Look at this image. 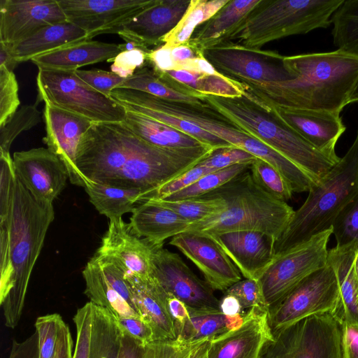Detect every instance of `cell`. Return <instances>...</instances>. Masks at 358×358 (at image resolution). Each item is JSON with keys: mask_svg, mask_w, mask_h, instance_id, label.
I'll list each match as a JSON object with an SVG mask.
<instances>
[{"mask_svg": "<svg viewBox=\"0 0 358 358\" xmlns=\"http://www.w3.org/2000/svg\"><path fill=\"white\" fill-rule=\"evenodd\" d=\"M339 295L336 273L327 262L268 308V324L272 333L306 317L332 313Z\"/></svg>", "mask_w": 358, "mask_h": 358, "instance_id": "8fae6325", "label": "cell"}, {"mask_svg": "<svg viewBox=\"0 0 358 358\" xmlns=\"http://www.w3.org/2000/svg\"><path fill=\"white\" fill-rule=\"evenodd\" d=\"M189 224L185 218L152 199L134 208L129 223L134 235L155 245H163L166 239L185 232Z\"/></svg>", "mask_w": 358, "mask_h": 358, "instance_id": "4316f807", "label": "cell"}, {"mask_svg": "<svg viewBox=\"0 0 358 358\" xmlns=\"http://www.w3.org/2000/svg\"><path fill=\"white\" fill-rule=\"evenodd\" d=\"M210 236L245 278L259 280L273 261V243L261 232L235 231Z\"/></svg>", "mask_w": 358, "mask_h": 358, "instance_id": "603a6c76", "label": "cell"}, {"mask_svg": "<svg viewBox=\"0 0 358 358\" xmlns=\"http://www.w3.org/2000/svg\"><path fill=\"white\" fill-rule=\"evenodd\" d=\"M54 219L52 203L37 201L17 178L8 224L12 287L0 302L5 325L10 329L20 320L31 274Z\"/></svg>", "mask_w": 358, "mask_h": 358, "instance_id": "277c9868", "label": "cell"}, {"mask_svg": "<svg viewBox=\"0 0 358 358\" xmlns=\"http://www.w3.org/2000/svg\"><path fill=\"white\" fill-rule=\"evenodd\" d=\"M272 334L260 358H343L341 325L330 313L306 317Z\"/></svg>", "mask_w": 358, "mask_h": 358, "instance_id": "9c48e42d", "label": "cell"}, {"mask_svg": "<svg viewBox=\"0 0 358 358\" xmlns=\"http://www.w3.org/2000/svg\"><path fill=\"white\" fill-rule=\"evenodd\" d=\"M308 192L275 242L274 257L331 227L342 209L358 194V129L345 155Z\"/></svg>", "mask_w": 358, "mask_h": 358, "instance_id": "8992f818", "label": "cell"}, {"mask_svg": "<svg viewBox=\"0 0 358 358\" xmlns=\"http://www.w3.org/2000/svg\"><path fill=\"white\" fill-rule=\"evenodd\" d=\"M256 158V157L243 149L229 147L213 150L197 164L215 170H219L239 164H252Z\"/></svg>", "mask_w": 358, "mask_h": 358, "instance_id": "816d5d0a", "label": "cell"}, {"mask_svg": "<svg viewBox=\"0 0 358 358\" xmlns=\"http://www.w3.org/2000/svg\"><path fill=\"white\" fill-rule=\"evenodd\" d=\"M115 318L122 335L132 339L141 347L155 341L152 328L141 317Z\"/></svg>", "mask_w": 358, "mask_h": 358, "instance_id": "11a10c76", "label": "cell"}, {"mask_svg": "<svg viewBox=\"0 0 358 358\" xmlns=\"http://www.w3.org/2000/svg\"><path fill=\"white\" fill-rule=\"evenodd\" d=\"M191 0H155V3L124 25L117 34L149 48L162 39L180 22Z\"/></svg>", "mask_w": 358, "mask_h": 358, "instance_id": "cb8c5ba5", "label": "cell"}, {"mask_svg": "<svg viewBox=\"0 0 358 358\" xmlns=\"http://www.w3.org/2000/svg\"><path fill=\"white\" fill-rule=\"evenodd\" d=\"M149 53L140 49L120 52L113 59L110 71L127 79L132 76L138 69L145 66Z\"/></svg>", "mask_w": 358, "mask_h": 358, "instance_id": "db71d44e", "label": "cell"}, {"mask_svg": "<svg viewBox=\"0 0 358 358\" xmlns=\"http://www.w3.org/2000/svg\"><path fill=\"white\" fill-rule=\"evenodd\" d=\"M334 44L358 56V0H344L331 18Z\"/></svg>", "mask_w": 358, "mask_h": 358, "instance_id": "8d00e7d4", "label": "cell"}, {"mask_svg": "<svg viewBox=\"0 0 358 358\" xmlns=\"http://www.w3.org/2000/svg\"><path fill=\"white\" fill-rule=\"evenodd\" d=\"M166 294L168 309L174 322L176 333H177L189 320V310L187 306L182 301L171 294L168 293Z\"/></svg>", "mask_w": 358, "mask_h": 358, "instance_id": "94428289", "label": "cell"}, {"mask_svg": "<svg viewBox=\"0 0 358 358\" xmlns=\"http://www.w3.org/2000/svg\"><path fill=\"white\" fill-rule=\"evenodd\" d=\"M358 242L336 246L328 251L327 262L334 268L339 286V300L331 314L342 324L358 327V280L354 267Z\"/></svg>", "mask_w": 358, "mask_h": 358, "instance_id": "484cf974", "label": "cell"}, {"mask_svg": "<svg viewBox=\"0 0 358 358\" xmlns=\"http://www.w3.org/2000/svg\"><path fill=\"white\" fill-rule=\"evenodd\" d=\"M8 358H39L37 332L35 331L23 341L13 340Z\"/></svg>", "mask_w": 358, "mask_h": 358, "instance_id": "9f6ffc18", "label": "cell"}, {"mask_svg": "<svg viewBox=\"0 0 358 358\" xmlns=\"http://www.w3.org/2000/svg\"><path fill=\"white\" fill-rule=\"evenodd\" d=\"M215 171L217 170L196 164L181 175L147 194L142 202L150 199H164L190 186L203 176Z\"/></svg>", "mask_w": 358, "mask_h": 358, "instance_id": "c3c4849f", "label": "cell"}, {"mask_svg": "<svg viewBox=\"0 0 358 358\" xmlns=\"http://www.w3.org/2000/svg\"><path fill=\"white\" fill-rule=\"evenodd\" d=\"M228 331L227 316L221 312L189 317L176 333V338L187 342L211 340Z\"/></svg>", "mask_w": 358, "mask_h": 358, "instance_id": "60d3db41", "label": "cell"}, {"mask_svg": "<svg viewBox=\"0 0 358 358\" xmlns=\"http://www.w3.org/2000/svg\"><path fill=\"white\" fill-rule=\"evenodd\" d=\"M123 123L138 136L157 147L174 149L208 146L183 131L137 113L127 110Z\"/></svg>", "mask_w": 358, "mask_h": 358, "instance_id": "1f68e13d", "label": "cell"}, {"mask_svg": "<svg viewBox=\"0 0 358 358\" xmlns=\"http://www.w3.org/2000/svg\"><path fill=\"white\" fill-rule=\"evenodd\" d=\"M122 337L114 316L92 303L90 358H119Z\"/></svg>", "mask_w": 358, "mask_h": 358, "instance_id": "836d02e7", "label": "cell"}, {"mask_svg": "<svg viewBox=\"0 0 358 358\" xmlns=\"http://www.w3.org/2000/svg\"><path fill=\"white\" fill-rule=\"evenodd\" d=\"M251 163L233 165L206 174L190 186L162 199L177 201L200 197L224 185L236 176L250 170Z\"/></svg>", "mask_w": 358, "mask_h": 358, "instance_id": "f35d334b", "label": "cell"}, {"mask_svg": "<svg viewBox=\"0 0 358 358\" xmlns=\"http://www.w3.org/2000/svg\"><path fill=\"white\" fill-rule=\"evenodd\" d=\"M142 348L132 339L123 336L119 358H140Z\"/></svg>", "mask_w": 358, "mask_h": 358, "instance_id": "be15d7a7", "label": "cell"}, {"mask_svg": "<svg viewBox=\"0 0 358 358\" xmlns=\"http://www.w3.org/2000/svg\"><path fill=\"white\" fill-rule=\"evenodd\" d=\"M201 271L213 290L226 291L241 280L238 268L208 234L185 231L169 242Z\"/></svg>", "mask_w": 358, "mask_h": 358, "instance_id": "ac0fdd59", "label": "cell"}, {"mask_svg": "<svg viewBox=\"0 0 358 358\" xmlns=\"http://www.w3.org/2000/svg\"><path fill=\"white\" fill-rule=\"evenodd\" d=\"M296 78L272 83L236 81L244 96L263 108L321 110L340 113L358 81V56L332 52L284 56ZM235 81V80H234Z\"/></svg>", "mask_w": 358, "mask_h": 358, "instance_id": "7a4b0ae2", "label": "cell"}, {"mask_svg": "<svg viewBox=\"0 0 358 358\" xmlns=\"http://www.w3.org/2000/svg\"><path fill=\"white\" fill-rule=\"evenodd\" d=\"M200 197L221 199L226 208L218 214L189 224L185 231L215 235L254 231L267 236L274 245L294 213L287 202L262 189L249 170Z\"/></svg>", "mask_w": 358, "mask_h": 358, "instance_id": "3957f363", "label": "cell"}, {"mask_svg": "<svg viewBox=\"0 0 358 358\" xmlns=\"http://www.w3.org/2000/svg\"><path fill=\"white\" fill-rule=\"evenodd\" d=\"M343 358H358V327L342 324Z\"/></svg>", "mask_w": 358, "mask_h": 358, "instance_id": "91938a15", "label": "cell"}, {"mask_svg": "<svg viewBox=\"0 0 358 358\" xmlns=\"http://www.w3.org/2000/svg\"><path fill=\"white\" fill-rule=\"evenodd\" d=\"M213 150L206 145L160 148L138 136L123 122L92 123L80 138L76 164L90 182L139 189L146 195Z\"/></svg>", "mask_w": 358, "mask_h": 358, "instance_id": "6da1fadb", "label": "cell"}, {"mask_svg": "<svg viewBox=\"0 0 358 358\" xmlns=\"http://www.w3.org/2000/svg\"><path fill=\"white\" fill-rule=\"evenodd\" d=\"M250 170L254 181L268 194L284 202L292 199L294 192L289 182L269 163L256 158Z\"/></svg>", "mask_w": 358, "mask_h": 358, "instance_id": "b9f144b4", "label": "cell"}, {"mask_svg": "<svg viewBox=\"0 0 358 358\" xmlns=\"http://www.w3.org/2000/svg\"><path fill=\"white\" fill-rule=\"evenodd\" d=\"M76 74L89 86L97 92L110 96L111 92L119 87L125 80L118 75L101 69L75 71Z\"/></svg>", "mask_w": 358, "mask_h": 358, "instance_id": "f5cc1de1", "label": "cell"}, {"mask_svg": "<svg viewBox=\"0 0 358 358\" xmlns=\"http://www.w3.org/2000/svg\"><path fill=\"white\" fill-rule=\"evenodd\" d=\"M92 303L89 301L78 308L73 318L76 340L73 358H90Z\"/></svg>", "mask_w": 358, "mask_h": 358, "instance_id": "f907efd6", "label": "cell"}, {"mask_svg": "<svg viewBox=\"0 0 358 358\" xmlns=\"http://www.w3.org/2000/svg\"><path fill=\"white\" fill-rule=\"evenodd\" d=\"M85 294L93 304L115 317H141L134 302L125 272L95 252L83 270Z\"/></svg>", "mask_w": 358, "mask_h": 358, "instance_id": "9a60e30c", "label": "cell"}, {"mask_svg": "<svg viewBox=\"0 0 358 358\" xmlns=\"http://www.w3.org/2000/svg\"><path fill=\"white\" fill-rule=\"evenodd\" d=\"M73 342L69 326L63 319L60 321L56 350L53 358H73Z\"/></svg>", "mask_w": 358, "mask_h": 358, "instance_id": "680465c9", "label": "cell"}, {"mask_svg": "<svg viewBox=\"0 0 358 358\" xmlns=\"http://www.w3.org/2000/svg\"><path fill=\"white\" fill-rule=\"evenodd\" d=\"M67 22L57 0H1L0 42L11 46L49 25Z\"/></svg>", "mask_w": 358, "mask_h": 358, "instance_id": "e0dca14e", "label": "cell"}, {"mask_svg": "<svg viewBox=\"0 0 358 358\" xmlns=\"http://www.w3.org/2000/svg\"><path fill=\"white\" fill-rule=\"evenodd\" d=\"M152 200L172 210L187 220L190 224L218 214L226 208L225 202L219 198L197 197L177 201Z\"/></svg>", "mask_w": 358, "mask_h": 358, "instance_id": "ab89813d", "label": "cell"}, {"mask_svg": "<svg viewBox=\"0 0 358 358\" xmlns=\"http://www.w3.org/2000/svg\"><path fill=\"white\" fill-rule=\"evenodd\" d=\"M117 88L143 92L164 99L172 100L206 108L210 106L202 97L178 83L164 73L146 66L125 79Z\"/></svg>", "mask_w": 358, "mask_h": 358, "instance_id": "4dcf8cb0", "label": "cell"}, {"mask_svg": "<svg viewBox=\"0 0 358 358\" xmlns=\"http://www.w3.org/2000/svg\"><path fill=\"white\" fill-rule=\"evenodd\" d=\"M261 0H229L197 27L188 43L200 52L224 43Z\"/></svg>", "mask_w": 358, "mask_h": 358, "instance_id": "f1b7e54d", "label": "cell"}, {"mask_svg": "<svg viewBox=\"0 0 358 358\" xmlns=\"http://www.w3.org/2000/svg\"><path fill=\"white\" fill-rule=\"evenodd\" d=\"M87 40L89 39L84 30L67 21L44 27L28 38L11 46L5 45L13 58L20 63Z\"/></svg>", "mask_w": 358, "mask_h": 358, "instance_id": "f546056e", "label": "cell"}, {"mask_svg": "<svg viewBox=\"0 0 358 358\" xmlns=\"http://www.w3.org/2000/svg\"><path fill=\"white\" fill-rule=\"evenodd\" d=\"M134 302L141 317L152 328L155 341L175 339L173 320L167 305V294L151 275L140 278L126 275Z\"/></svg>", "mask_w": 358, "mask_h": 358, "instance_id": "d4e9b609", "label": "cell"}, {"mask_svg": "<svg viewBox=\"0 0 358 358\" xmlns=\"http://www.w3.org/2000/svg\"><path fill=\"white\" fill-rule=\"evenodd\" d=\"M206 101L234 126L294 163L317 183L341 159L321 152L289 127L248 99L206 96Z\"/></svg>", "mask_w": 358, "mask_h": 358, "instance_id": "5b68a950", "label": "cell"}, {"mask_svg": "<svg viewBox=\"0 0 358 358\" xmlns=\"http://www.w3.org/2000/svg\"><path fill=\"white\" fill-rule=\"evenodd\" d=\"M13 161L17 179L40 202L52 203L69 180L65 165L48 148L15 152Z\"/></svg>", "mask_w": 358, "mask_h": 358, "instance_id": "2e32d148", "label": "cell"}, {"mask_svg": "<svg viewBox=\"0 0 358 358\" xmlns=\"http://www.w3.org/2000/svg\"><path fill=\"white\" fill-rule=\"evenodd\" d=\"M151 275L164 290L187 306L189 317L219 313L220 300L214 290L200 279L176 253L155 246Z\"/></svg>", "mask_w": 358, "mask_h": 358, "instance_id": "4fadbf2b", "label": "cell"}, {"mask_svg": "<svg viewBox=\"0 0 358 358\" xmlns=\"http://www.w3.org/2000/svg\"><path fill=\"white\" fill-rule=\"evenodd\" d=\"M332 227L337 246L358 242V194L339 213Z\"/></svg>", "mask_w": 358, "mask_h": 358, "instance_id": "f6af8a7d", "label": "cell"}, {"mask_svg": "<svg viewBox=\"0 0 358 358\" xmlns=\"http://www.w3.org/2000/svg\"><path fill=\"white\" fill-rule=\"evenodd\" d=\"M90 203L109 220L121 218L132 213L142 202L145 192L139 189L124 188L103 183L91 182L85 187Z\"/></svg>", "mask_w": 358, "mask_h": 358, "instance_id": "d6a6232c", "label": "cell"}, {"mask_svg": "<svg viewBox=\"0 0 358 358\" xmlns=\"http://www.w3.org/2000/svg\"><path fill=\"white\" fill-rule=\"evenodd\" d=\"M62 316L58 313L38 317L35 322L38 338L39 358H53Z\"/></svg>", "mask_w": 358, "mask_h": 358, "instance_id": "7dc6e473", "label": "cell"}, {"mask_svg": "<svg viewBox=\"0 0 358 358\" xmlns=\"http://www.w3.org/2000/svg\"><path fill=\"white\" fill-rule=\"evenodd\" d=\"M354 267L355 273L358 280V245L355 250V259H354Z\"/></svg>", "mask_w": 358, "mask_h": 358, "instance_id": "003e7915", "label": "cell"}, {"mask_svg": "<svg viewBox=\"0 0 358 358\" xmlns=\"http://www.w3.org/2000/svg\"><path fill=\"white\" fill-rule=\"evenodd\" d=\"M18 89L13 71L0 66V127L17 110L20 104Z\"/></svg>", "mask_w": 358, "mask_h": 358, "instance_id": "bcb514c9", "label": "cell"}, {"mask_svg": "<svg viewBox=\"0 0 358 358\" xmlns=\"http://www.w3.org/2000/svg\"><path fill=\"white\" fill-rule=\"evenodd\" d=\"M343 1L261 0L224 42L258 50L271 41L327 28Z\"/></svg>", "mask_w": 358, "mask_h": 358, "instance_id": "52a82bcc", "label": "cell"}, {"mask_svg": "<svg viewBox=\"0 0 358 358\" xmlns=\"http://www.w3.org/2000/svg\"><path fill=\"white\" fill-rule=\"evenodd\" d=\"M169 78L200 96L241 97L243 87L237 82L217 73L206 74L187 70L162 71Z\"/></svg>", "mask_w": 358, "mask_h": 358, "instance_id": "e575fe53", "label": "cell"}, {"mask_svg": "<svg viewBox=\"0 0 358 358\" xmlns=\"http://www.w3.org/2000/svg\"><path fill=\"white\" fill-rule=\"evenodd\" d=\"M17 176L10 152L0 150V226H8Z\"/></svg>", "mask_w": 358, "mask_h": 358, "instance_id": "ee69618b", "label": "cell"}, {"mask_svg": "<svg viewBox=\"0 0 358 358\" xmlns=\"http://www.w3.org/2000/svg\"><path fill=\"white\" fill-rule=\"evenodd\" d=\"M18 62L11 55L8 48L0 42V66L13 71Z\"/></svg>", "mask_w": 358, "mask_h": 358, "instance_id": "e7e4bbea", "label": "cell"}, {"mask_svg": "<svg viewBox=\"0 0 358 358\" xmlns=\"http://www.w3.org/2000/svg\"><path fill=\"white\" fill-rule=\"evenodd\" d=\"M37 101L85 117L94 123L123 122L126 108L82 80L75 71L38 69Z\"/></svg>", "mask_w": 358, "mask_h": 358, "instance_id": "ba28073f", "label": "cell"}, {"mask_svg": "<svg viewBox=\"0 0 358 358\" xmlns=\"http://www.w3.org/2000/svg\"><path fill=\"white\" fill-rule=\"evenodd\" d=\"M202 53L217 72L235 81L272 83L296 78L285 66L284 56L277 52L224 42Z\"/></svg>", "mask_w": 358, "mask_h": 358, "instance_id": "7c38bea8", "label": "cell"}, {"mask_svg": "<svg viewBox=\"0 0 358 358\" xmlns=\"http://www.w3.org/2000/svg\"><path fill=\"white\" fill-rule=\"evenodd\" d=\"M168 46V45H167ZM170 48L171 57L173 63V70H185L188 63L203 53L188 42Z\"/></svg>", "mask_w": 358, "mask_h": 358, "instance_id": "6f0895ef", "label": "cell"}, {"mask_svg": "<svg viewBox=\"0 0 358 358\" xmlns=\"http://www.w3.org/2000/svg\"><path fill=\"white\" fill-rule=\"evenodd\" d=\"M155 245L134 235L122 218L109 220L96 253L108 259L127 275L146 278L152 274Z\"/></svg>", "mask_w": 358, "mask_h": 358, "instance_id": "ffe728a7", "label": "cell"}, {"mask_svg": "<svg viewBox=\"0 0 358 358\" xmlns=\"http://www.w3.org/2000/svg\"><path fill=\"white\" fill-rule=\"evenodd\" d=\"M331 234L332 227L274 257L259 280L268 308L306 278L327 264V244Z\"/></svg>", "mask_w": 358, "mask_h": 358, "instance_id": "30bf717a", "label": "cell"}, {"mask_svg": "<svg viewBox=\"0 0 358 358\" xmlns=\"http://www.w3.org/2000/svg\"><path fill=\"white\" fill-rule=\"evenodd\" d=\"M120 52L118 44L87 40L35 57L31 61L41 69L76 71L83 66L112 62Z\"/></svg>", "mask_w": 358, "mask_h": 358, "instance_id": "83f0119b", "label": "cell"}, {"mask_svg": "<svg viewBox=\"0 0 358 358\" xmlns=\"http://www.w3.org/2000/svg\"><path fill=\"white\" fill-rule=\"evenodd\" d=\"M265 109V108H264ZM292 129L308 143L329 157L340 159L336 143L345 131L340 113L306 109H265Z\"/></svg>", "mask_w": 358, "mask_h": 358, "instance_id": "7402d4cb", "label": "cell"}, {"mask_svg": "<svg viewBox=\"0 0 358 358\" xmlns=\"http://www.w3.org/2000/svg\"><path fill=\"white\" fill-rule=\"evenodd\" d=\"M43 120L46 136L43 140L47 148L64 163L71 183L85 188L91 182L83 176L78 169L77 151L80 138L94 122L46 103Z\"/></svg>", "mask_w": 358, "mask_h": 358, "instance_id": "d6986e66", "label": "cell"}, {"mask_svg": "<svg viewBox=\"0 0 358 358\" xmlns=\"http://www.w3.org/2000/svg\"><path fill=\"white\" fill-rule=\"evenodd\" d=\"M219 308L222 314L231 317L239 315L242 309L238 299L236 296L226 293L220 300Z\"/></svg>", "mask_w": 358, "mask_h": 358, "instance_id": "6125c7cd", "label": "cell"}, {"mask_svg": "<svg viewBox=\"0 0 358 358\" xmlns=\"http://www.w3.org/2000/svg\"><path fill=\"white\" fill-rule=\"evenodd\" d=\"M68 22L84 30L89 40L117 34L155 0H57Z\"/></svg>", "mask_w": 358, "mask_h": 358, "instance_id": "5bb4252c", "label": "cell"}, {"mask_svg": "<svg viewBox=\"0 0 358 358\" xmlns=\"http://www.w3.org/2000/svg\"><path fill=\"white\" fill-rule=\"evenodd\" d=\"M268 311L249 309L241 327L210 340L207 358H260L264 345L273 338Z\"/></svg>", "mask_w": 358, "mask_h": 358, "instance_id": "44dd1931", "label": "cell"}, {"mask_svg": "<svg viewBox=\"0 0 358 358\" xmlns=\"http://www.w3.org/2000/svg\"><path fill=\"white\" fill-rule=\"evenodd\" d=\"M41 122V113L35 105L22 106L0 127V150L10 152L14 140L24 131L29 130Z\"/></svg>", "mask_w": 358, "mask_h": 358, "instance_id": "7bdbcfd3", "label": "cell"}, {"mask_svg": "<svg viewBox=\"0 0 358 358\" xmlns=\"http://www.w3.org/2000/svg\"><path fill=\"white\" fill-rule=\"evenodd\" d=\"M358 102V81L349 98L348 104Z\"/></svg>", "mask_w": 358, "mask_h": 358, "instance_id": "03108f58", "label": "cell"}, {"mask_svg": "<svg viewBox=\"0 0 358 358\" xmlns=\"http://www.w3.org/2000/svg\"><path fill=\"white\" fill-rule=\"evenodd\" d=\"M210 341L187 342L179 338L155 341L142 348L140 358H207Z\"/></svg>", "mask_w": 358, "mask_h": 358, "instance_id": "74e56055", "label": "cell"}, {"mask_svg": "<svg viewBox=\"0 0 358 358\" xmlns=\"http://www.w3.org/2000/svg\"><path fill=\"white\" fill-rule=\"evenodd\" d=\"M225 293L236 296L242 308H259L268 310L259 280L247 278L241 280L229 287Z\"/></svg>", "mask_w": 358, "mask_h": 358, "instance_id": "681fc988", "label": "cell"}, {"mask_svg": "<svg viewBox=\"0 0 358 358\" xmlns=\"http://www.w3.org/2000/svg\"><path fill=\"white\" fill-rule=\"evenodd\" d=\"M229 0H191L178 25L162 39L168 46L187 43L198 27L210 19Z\"/></svg>", "mask_w": 358, "mask_h": 358, "instance_id": "d590c367", "label": "cell"}]
</instances>
